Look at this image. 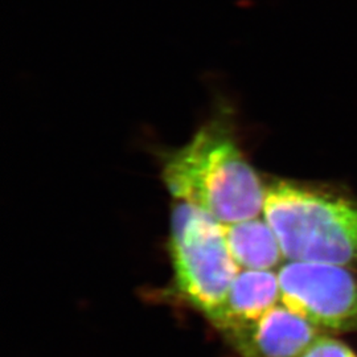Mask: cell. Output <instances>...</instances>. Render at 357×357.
I'll return each mask as SVG.
<instances>
[{"label": "cell", "mask_w": 357, "mask_h": 357, "mask_svg": "<svg viewBox=\"0 0 357 357\" xmlns=\"http://www.w3.org/2000/svg\"><path fill=\"white\" fill-rule=\"evenodd\" d=\"M264 216L289 261L357 265V200L277 178L266 184Z\"/></svg>", "instance_id": "2"}, {"label": "cell", "mask_w": 357, "mask_h": 357, "mask_svg": "<svg viewBox=\"0 0 357 357\" xmlns=\"http://www.w3.org/2000/svg\"><path fill=\"white\" fill-rule=\"evenodd\" d=\"M169 255L178 296L209 317L240 273L224 224L195 205L178 202L171 217Z\"/></svg>", "instance_id": "3"}, {"label": "cell", "mask_w": 357, "mask_h": 357, "mask_svg": "<svg viewBox=\"0 0 357 357\" xmlns=\"http://www.w3.org/2000/svg\"><path fill=\"white\" fill-rule=\"evenodd\" d=\"M319 336L308 320L277 305L228 343L243 357H301Z\"/></svg>", "instance_id": "5"}, {"label": "cell", "mask_w": 357, "mask_h": 357, "mask_svg": "<svg viewBox=\"0 0 357 357\" xmlns=\"http://www.w3.org/2000/svg\"><path fill=\"white\" fill-rule=\"evenodd\" d=\"M162 178L178 202L200 208L224 225L264 212L266 184L245 156L233 105L221 94L191 139L167 153Z\"/></svg>", "instance_id": "1"}, {"label": "cell", "mask_w": 357, "mask_h": 357, "mask_svg": "<svg viewBox=\"0 0 357 357\" xmlns=\"http://www.w3.org/2000/svg\"><path fill=\"white\" fill-rule=\"evenodd\" d=\"M277 274L283 306L319 331H357V278L348 268L290 261Z\"/></svg>", "instance_id": "4"}, {"label": "cell", "mask_w": 357, "mask_h": 357, "mask_svg": "<svg viewBox=\"0 0 357 357\" xmlns=\"http://www.w3.org/2000/svg\"><path fill=\"white\" fill-rule=\"evenodd\" d=\"M301 357H357V355L343 342L320 335Z\"/></svg>", "instance_id": "8"}, {"label": "cell", "mask_w": 357, "mask_h": 357, "mask_svg": "<svg viewBox=\"0 0 357 357\" xmlns=\"http://www.w3.org/2000/svg\"><path fill=\"white\" fill-rule=\"evenodd\" d=\"M281 301L278 274L271 270L245 268L233 282L221 306L209 317L227 342L261 319Z\"/></svg>", "instance_id": "6"}, {"label": "cell", "mask_w": 357, "mask_h": 357, "mask_svg": "<svg viewBox=\"0 0 357 357\" xmlns=\"http://www.w3.org/2000/svg\"><path fill=\"white\" fill-rule=\"evenodd\" d=\"M230 253L238 266L249 270H271L280 265L281 245L266 220L258 217L224 225Z\"/></svg>", "instance_id": "7"}]
</instances>
